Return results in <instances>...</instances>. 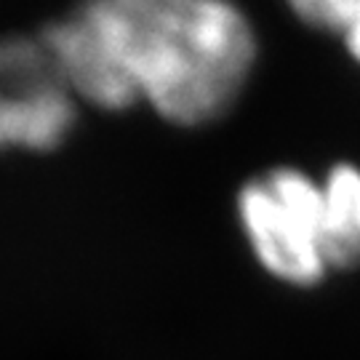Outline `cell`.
I'll use <instances>...</instances> for the list:
<instances>
[{"label":"cell","mask_w":360,"mask_h":360,"mask_svg":"<svg viewBox=\"0 0 360 360\" xmlns=\"http://www.w3.org/2000/svg\"><path fill=\"white\" fill-rule=\"evenodd\" d=\"M38 38L77 104H144L179 129L227 115L259 56L235 0H75Z\"/></svg>","instance_id":"1"},{"label":"cell","mask_w":360,"mask_h":360,"mask_svg":"<svg viewBox=\"0 0 360 360\" xmlns=\"http://www.w3.org/2000/svg\"><path fill=\"white\" fill-rule=\"evenodd\" d=\"M235 214L257 264L294 288H312L331 272L323 238L321 179L296 166H272L235 195Z\"/></svg>","instance_id":"2"},{"label":"cell","mask_w":360,"mask_h":360,"mask_svg":"<svg viewBox=\"0 0 360 360\" xmlns=\"http://www.w3.org/2000/svg\"><path fill=\"white\" fill-rule=\"evenodd\" d=\"M77 107L38 32L0 38V153L59 147L75 129Z\"/></svg>","instance_id":"3"},{"label":"cell","mask_w":360,"mask_h":360,"mask_svg":"<svg viewBox=\"0 0 360 360\" xmlns=\"http://www.w3.org/2000/svg\"><path fill=\"white\" fill-rule=\"evenodd\" d=\"M323 238L331 270L360 264V166L339 160L323 174Z\"/></svg>","instance_id":"4"},{"label":"cell","mask_w":360,"mask_h":360,"mask_svg":"<svg viewBox=\"0 0 360 360\" xmlns=\"http://www.w3.org/2000/svg\"><path fill=\"white\" fill-rule=\"evenodd\" d=\"M302 25L342 35L360 16V0H285Z\"/></svg>","instance_id":"5"},{"label":"cell","mask_w":360,"mask_h":360,"mask_svg":"<svg viewBox=\"0 0 360 360\" xmlns=\"http://www.w3.org/2000/svg\"><path fill=\"white\" fill-rule=\"evenodd\" d=\"M342 40H345L347 53L360 65V16L347 27V30H345V32H342Z\"/></svg>","instance_id":"6"}]
</instances>
